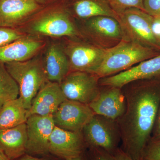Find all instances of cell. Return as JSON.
<instances>
[{
  "label": "cell",
  "mask_w": 160,
  "mask_h": 160,
  "mask_svg": "<svg viewBox=\"0 0 160 160\" xmlns=\"http://www.w3.org/2000/svg\"><path fill=\"white\" fill-rule=\"evenodd\" d=\"M126 109L117 122L122 148L132 158L141 160L151 138L160 104V78L136 81L123 87Z\"/></svg>",
  "instance_id": "cell-1"
},
{
  "label": "cell",
  "mask_w": 160,
  "mask_h": 160,
  "mask_svg": "<svg viewBox=\"0 0 160 160\" xmlns=\"http://www.w3.org/2000/svg\"><path fill=\"white\" fill-rule=\"evenodd\" d=\"M17 29L26 34L47 38H81L75 20L62 0L43 6Z\"/></svg>",
  "instance_id": "cell-2"
},
{
  "label": "cell",
  "mask_w": 160,
  "mask_h": 160,
  "mask_svg": "<svg viewBox=\"0 0 160 160\" xmlns=\"http://www.w3.org/2000/svg\"><path fill=\"white\" fill-rule=\"evenodd\" d=\"M159 54L156 49L123 40L107 49L102 63L95 74L100 79L113 75Z\"/></svg>",
  "instance_id": "cell-3"
},
{
  "label": "cell",
  "mask_w": 160,
  "mask_h": 160,
  "mask_svg": "<svg viewBox=\"0 0 160 160\" xmlns=\"http://www.w3.org/2000/svg\"><path fill=\"white\" fill-rule=\"evenodd\" d=\"M7 71L17 83L19 96L27 110L43 85L48 82L42 63L41 53L22 62L5 64Z\"/></svg>",
  "instance_id": "cell-4"
},
{
  "label": "cell",
  "mask_w": 160,
  "mask_h": 160,
  "mask_svg": "<svg viewBox=\"0 0 160 160\" xmlns=\"http://www.w3.org/2000/svg\"><path fill=\"white\" fill-rule=\"evenodd\" d=\"M75 20L81 38L103 49H110L124 40L119 22L114 18L98 16Z\"/></svg>",
  "instance_id": "cell-5"
},
{
  "label": "cell",
  "mask_w": 160,
  "mask_h": 160,
  "mask_svg": "<svg viewBox=\"0 0 160 160\" xmlns=\"http://www.w3.org/2000/svg\"><path fill=\"white\" fill-rule=\"evenodd\" d=\"M69 59L71 71L96 73L102 63L107 49L80 38L59 39Z\"/></svg>",
  "instance_id": "cell-6"
},
{
  "label": "cell",
  "mask_w": 160,
  "mask_h": 160,
  "mask_svg": "<svg viewBox=\"0 0 160 160\" xmlns=\"http://www.w3.org/2000/svg\"><path fill=\"white\" fill-rule=\"evenodd\" d=\"M118 17L124 40L160 50V46L152 29V16L142 9L132 8L126 9Z\"/></svg>",
  "instance_id": "cell-7"
},
{
  "label": "cell",
  "mask_w": 160,
  "mask_h": 160,
  "mask_svg": "<svg viewBox=\"0 0 160 160\" xmlns=\"http://www.w3.org/2000/svg\"><path fill=\"white\" fill-rule=\"evenodd\" d=\"M82 132L89 148H101L112 155L118 149L121 142L117 122L99 115H94Z\"/></svg>",
  "instance_id": "cell-8"
},
{
  "label": "cell",
  "mask_w": 160,
  "mask_h": 160,
  "mask_svg": "<svg viewBox=\"0 0 160 160\" xmlns=\"http://www.w3.org/2000/svg\"><path fill=\"white\" fill-rule=\"evenodd\" d=\"M99 79L94 73L71 71L59 84L67 99L89 105L99 94Z\"/></svg>",
  "instance_id": "cell-9"
},
{
  "label": "cell",
  "mask_w": 160,
  "mask_h": 160,
  "mask_svg": "<svg viewBox=\"0 0 160 160\" xmlns=\"http://www.w3.org/2000/svg\"><path fill=\"white\" fill-rule=\"evenodd\" d=\"M26 125V153L32 156L49 153V138L55 126L52 115H32L27 118Z\"/></svg>",
  "instance_id": "cell-10"
},
{
  "label": "cell",
  "mask_w": 160,
  "mask_h": 160,
  "mask_svg": "<svg viewBox=\"0 0 160 160\" xmlns=\"http://www.w3.org/2000/svg\"><path fill=\"white\" fill-rule=\"evenodd\" d=\"M95 113L89 105L66 99L53 113L55 126L71 132H82Z\"/></svg>",
  "instance_id": "cell-11"
},
{
  "label": "cell",
  "mask_w": 160,
  "mask_h": 160,
  "mask_svg": "<svg viewBox=\"0 0 160 160\" xmlns=\"http://www.w3.org/2000/svg\"><path fill=\"white\" fill-rule=\"evenodd\" d=\"M160 78V53L154 57L142 61L136 66L117 74L99 79L101 86L122 89L136 81Z\"/></svg>",
  "instance_id": "cell-12"
},
{
  "label": "cell",
  "mask_w": 160,
  "mask_h": 160,
  "mask_svg": "<svg viewBox=\"0 0 160 160\" xmlns=\"http://www.w3.org/2000/svg\"><path fill=\"white\" fill-rule=\"evenodd\" d=\"M41 58L46 78L50 82L60 83L71 71L69 59L59 39L48 38Z\"/></svg>",
  "instance_id": "cell-13"
},
{
  "label": "cell",
  "mask_w": 160,
  "mask_h": 160,
  "mask_svg": "<svg viewBox=\"0 0 160 160\" xmlns=\"http://www.w3.org/2000/svg\"><path fill=\"white\" fill-rule=\"evenodd\" d=\"M48 38L26 34L23 37L0 48V63L22 62L40 54Z\"/></svg>",
  "instance_id": "cell-14"
},
{
  "label": "cell",
  "mask_w": 160,
  "mask_h": 160,
  "mask_svg": "<svg viewBox=\"0 0 160 160\" xmlns=\"http://www.w3.org/2000/svg\"><path fill=\"white\" fill-rule=\"evenodd\" d=\"M85 143L82 132H71L55 126L49 138V153L66 160L83 154Z\"/></svg>",
  "instance_id": "cell-15"
},
{
  "label": "cell",
  "mask_w": 160,
  "mask_h": 160,
  "mask_svg": "<svg viewBox=\"0 0 160 160\" xmlns=\"http://www.w3.org/2000/svg\"><path fill=\"white\" fill-rule=\"evenodd\" d=\"M43 6L34 0H0V26L17 29Z\"/></svg>",
  "instance_id": "cell-16"
},
{
  "label": "cell",
  "mask_w": 160,
  "mask_h": 160,
  "mask_svg": "<svg viewBox=\"0 0 160 160\" xmlns=\"http://www.w3.org/2000/svg\"><path fill=\"white\" fill-rule=\"evenodd\" d=\"M105 87L97 98L89 104L95 114L102 116L114 121L122 117L126 111V98L122 89Z\"/></svg>",
  "instance_id": "cell-17"
},
{
  "label": "cell",
  "mask_w": 160,
  "mask_h": 160,
  "mask_svg": "<svg viewBox=\"0 0 160 160\" xmlns=\"http://www.w3.org/2000/svg\"><path fill=\"white\" fill-rule=\"evenodd\" d=\"M66 99L59 83L48 81L32 100L31 107L27 110V118L32 115H52Z\"/></svg>",
  "instance_id": "cell-18"
},
{
  "label": "cell",
  "mask_w": 160,
  "mask_h": 160,
  "mask_svg": "<svg viewBox=\"0 0 160 160\" xmlns=\"http://www.w3.org/2000/svg\"><path fill=\"white\" fill-rule=\"evenodd\" d=\"M69 14L75 20L86 19L98 16L112 17L119 21L108 0H62Z\"/></svg>",
  "instance_id": "cell-19"
},
{
  "label": "cell",
  "mask_w": 160,
  "mask_h": 160,
  "mask_svg": "<svg viewBox=\"0 0 160 160\" xmlns=\"http://www.w3.org/2000/svg\"><path fill=\"white\" fill-rule=\"evenodd\" d=\"M26 123L0 130V149L9 160L16 159L26 154L27 145Z\"/></svg>",
  "instance_id": "cell-20"
},
{
  "label": "cell",
  "mask_w": 160,
  "mask_h": 160,
  "mask_svg": "<svg viewBox=\"0 0 160 160\" xmlns=\"http://www.w3.org/2000/svg\"><path fill=\"white\" fill-rule=\"evenodd\" d=\"M27 109L19 97L10 100L0 108V130L26 123Z\"/></svg>",
  "instance_id": "cell-21"
},
{
  "label": "cell",
  "mask_w": 160,
  "mask_h": 160,
  "mask_svg": "<svg viewBox=\"0 0 160 160\" xmlns=\"http://www.w3.org/2000/svg\"><path fill=\"white\" fill-rule=\"evenodd\" d=\"M17 83L9 74L5 64L0 63V108L4 103L19 97Z\"/></svg>",
  "instance_id": "cell-22"
},
{
  "label": "cell",
  "mask_w": 160,
  "mask_h": 160,
  "mask_svg": "<svg viewBox=\"0 0 160 160\" xmlns=\"http://www.w3.org/2000/svg\"><path fill=\"white\" fill-rule=\"evenodd\" d=\"M144 0H108L109 5L118 16L126 9L136 8L144 10Z\"/></svg>",
  "instance_id": "cell-23"
},
{
  "label": "cell",
  "mask_w": 160,
  "mask_h": 160,
  "mask_svg": "<svg viewBox=\"0 0 160 160\" xmlns=\"http://www.w3.org/2000/svg\"><path fill=\"white\" fill-rule=\"evenodd\" d=\"M26 34L17 29L0 26V48L19 39Z\"/></svg>",
  "instance_id": "cell-24"
},
{
  "label": "cell",
  "mask_w": 160,
  "mask_h": 160,
  "mask_svg": "<svg viewBox=\"0 0 160 160\" xmlns=\"http://www.w3.org/2000/svg\"><path fill=\"white\" fill-rule=\"evenodd\" d=\"M141 160H160V139L149 140L143 150Z\"/></svg>",
  "instance_id": "cell-25"
},
{
  "label": "cell",
  "mask_w": 160,
  "mask_h": 160,
  "mask_svg": "<svg viewBox=\"0 0 160 160\" xmlns=\"http://www.w3.org/2000/svg\"><path fill=\"white\" fill-rule=\"evenodd\" d=\"M144 11L152 17L160 18V0H144Z\"/></svg>",
  "instance_id": "cell-26"
},
{
  "label": "cell",
  "mask_w": 160,
  "mask_h": 160,
  "mask_svg": "<svg viewBox=\"0 0 160 160\" xmlns=\"http://www.w3.org/2000/svg\"><path fill=\"white\" fill-rule=\"evenodd\" d=\"M90 160H114L113 157L104 149L97 147H90Z\"/></svg>",
  "instance_id": "cell-27"
},
{
  "label": "cell",
  "mask_w": 160,
  "mask_h": 160,
  "mask_svg": "<svg viewBox=\"0 0 160 160\" xmlns=\"http://www.w3.org/2000/svg\"><path fill=\"white\" fill-rule=\"evenodd\" d=\"M160 139V104L152 132L150 140H156Z\"/></svg>",
  "instance_id": "cell-28"
},
{
  "label": "cell",
  "mask_w": 160,
  "mask_h": 160,
  "mask_svg": "<svg viewBox=\"0 0 160 160\" xmlns=\"http://www.w3.org/2000/svg\"><path fill=\"white\" fill-rule=\"evenodd\" d=\"M152 29L154 37L160 46V18L153 17Z\"/></svg>",
  "instance_id": "cell-29"
},
{
  "label": "cell",
  "mask_w": 160,
  "mask_h": 160,
  "mask_svg": "<svg viewBox=\"0 0 160 160\" xmlns=\"http://www.w3.org/2000/svg\"><path fill=\"white\" fill-rule=\"evenodd\" d=\"M114 160H136L132 158L124 151L119 148L112 155Z\"/></svg>",
  "instance_id": "cell-30"
},
{
  "label": "cell",
  "mask_w": 160,
  "mask_h": 160,
  "mask_svg": "<svg viewBox=\"0 0 160 160\" xmlns=\"http://www.w3.org/2000/svg\"><path fill=\"white\" fill-rule=\"evenodd\" d=\"M14 160H52L51 159L49 158H37L31 155H29L26 153V154L23 155L22 156L20 157V158H18Z\"/></svg>",
  "instance_id": "cell-31"
},
{
  "label": "cell",
  "mask_w": 160,
  "mask_h": 160,
  "mask_svg": "<svg viewBox=\"0 0 160 160\" xmlns=\"http://www.w3.org/2000/svg\"><path fill=\"white\" fill-rule=\"evenodd\" d=\"M34 1L42 6H46L61 0H34Z\"/></svg>",
  "instance_id": "cell-32"
},
{
  "label": "cell",
  "mask_w": 160,
  "mask_h": 160,
  "mask_svg": "<svg viewBox=\"0 0 160 160\" xmlns=\"http://www.w3.org/2000/svg\"><path fill=\"white\" fill-rule=\"evenodd\" d=\"M0 160H9L6 156V155L4 154V152L1 149H0Z\"/></svg>",
  "instance_id": "cell-33"
},
{
  "label": "cell",
  "mask_w": 160,
  "mask_h": 160,
  "mask_svg": "<svg viewBox=\"0 0 160 160\" xmlns=\"http://www.w3.org/2000/svg\"><path fill=\"white\" fill-rule=\"evenodd\" d=\"M66 160H86V158L84 157L83 154L81 155L78 157L73 158L69 159Z\"/></svg>",
  "instance_id": "cell-34"
}]
</instances>
